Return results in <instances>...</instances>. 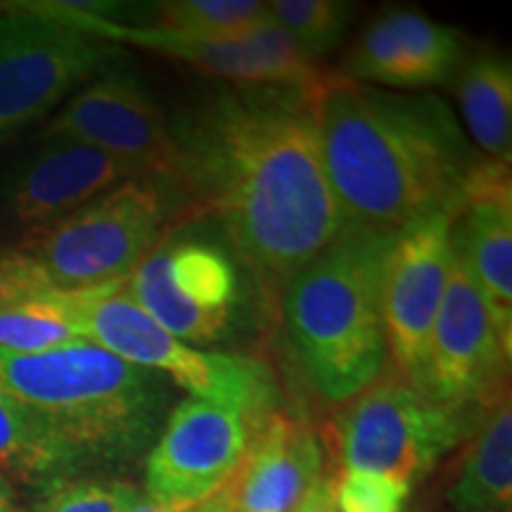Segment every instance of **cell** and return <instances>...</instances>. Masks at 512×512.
Wrapping results in <instances>:
<instances>
[{"label": "cell", "instance_id": "2", "mask_svg": "<svg viewBox=\"0 0 512 512\" xmlns=\"http://www.w3.org/2000/svg\"><path fill=\"white\" fill-rule=\"evenodd\" d=\"M325 171L349 228L396 235L458 211L482 155L437 95H399L337 74L318 98Z\"/></svg>", "mask_w": 512, "mask_h": 512}, {"label": "cell", "instance_id": "9", "mask_svg": "<svg viewBox=\"0 0 512 512\" xmlns=\"http://www.w3.org/2000/svg\"><path fill=\"white\" fill-rule=\"evenodd\" d=\"M62 22L110 41L114 46L128 43L152 53L174 57L190 67L207 72L219 79L233 81L238 86H271L290 88L320 95L330 88L337 74L320 72L302 50L290 41L278 24L268 17L247 36L235 38H209L164 31L155 27H131L112 17L95 15L81 8V3H36Z\"/></svg>", "mask_w": 512, "mask_h": 512}, {"label": "cell", "instance_id": "13", "mask_svg": "<svg viewBox=\"0 0 512 512\" xmlns=\"http://www.w3.org/2000/svg\"><path fill=\"white\" fill-rule=\"evenodd\" d=\"M256 427L219 403L185 396L145 456V496L197 505L219 494L245 458Z\"/></svg>", "mask_w": 512, "mask_h": 512}, {"label": "cell", "instance_id": "3", "mask_svg": "<svg viewBox=\"0 0 512 512\" xmlns=\"http://www.w3.org/2000/svg\"><path fill=\"white\" fill-rule=\"evenodd\" d=\"M0 384L86 465L150 451L171 401L166 377L86 339L29 356L0 351Z\"/></svg>", "mask_w": 512, "mask_h": 512}, {"label": "cell", "instance_id": "25", "mask_svg": "<svg viewBox=\"0 0 512 512\" xmlns=\"http://www.w3.org/2000/svg\"><path fill=\"white\" fill-rule=\"evenodd\" d=\"M337 512H406L413 486L399 477L342 467L332 477Z\"/></svg>", "mask_w": 512, "mask_h": 512}, {"label": "cell", "instance_id": "15", "mask_svg": "<svg viewBox=\"0 0 512 512\" xmlns=\"http://www.w3.org/2000/svg\"><path fill=\"white\" fill-rule=\"evenodd\" d=\"M133 178H140L136 171L91 145L41 138L8 178L5 211L24 235H31Z\"/></svg>", "mask_w": 512, "mask_h": 512}, {"label": "cell", "instance_id": "16", "mask_svg": "<svg viewBox=\"0 0 512 512\" xmlns=\"http://www.w3.org/2000/svg\"><path fill=\"white\" fill-rule=\"evenodd\" d=\"M451 242L489 306L512 354V178L510 162L482 159L467 178Z\"/></svg>", "mask_w": 512, "mask_h": 512}, {"label": "cell", "instance_id": "24", "mask_svg": "<svg viewBox=\"0 0 512 512\" xmlns=\"http://www.w3.org/2000/svg\"><path fill=\"white\" fill-rule=\"evenodd\" d=\"M266 10L311 62L339 46L354 17V5L344 0H273Z\"/></svg>", "mask_w": 512, "mask_h": 512}, {"label": "cell", "instance_id": "10", "mask_svg": "<svg viewBox=\"0 0 512 512\" xmlns=\"http://www.w3.org/2000/svg\"><path fill=\"white\" fill-rule=\"evenodd\" d=\"M124 287L155 323L195 349L226 337L238 316V264L211 240H162Z\"/></svg>", "mask_w": 512, "mask_h": 512}, {"label": "cell", "instance_id": "12", "mask_svg": "<svg viewBox=\"0 0 512 512\" xmlns=\"http://www.w3.org/2000/svg\"><path fill=\"white\" fill-rule=\"evenodd\" d=\"M41 138L91 145L140 178L176 188L178 150L169 119L131 69L110 67L102 72L48 121Z\"/></svg>", "mask_w": 512, "mask_h": 512}, {"label": "cell", "instance_id": "20", "mask_svg": "<svg viewBox=\"0 0 512 512\" xmlns=\"http://www.w3.org/2000/svg\"><path fill=\"white\" fill-rule=\"evenodd\" d=\"M456 93L477 147L498 162L512 150V67L501 53H477L460 64Z\"/></svg>", "mask_w": 512, "mask_h": 512}, {"label": "cell", "instance_id": "27", "mask_svg": "<svg viewBox=\"0 0 512 512\" xmlns=\"http://www.w3.org/2000/svg\"><path fill=\"white\" fill-rule=\"evenodd\" d=\"M60 292L22 247L0 245V311Z\"/></svg>", "mask_w": 512, "mask_h": 512}, {"label": "cell", "instance_id": "7", "mask_svg": "<svg viewBox=\"0 0 512 512\" xmlns=\"http://www.w3.org/2000/svg\"><path fill=\"white\" fill-rule=\"evenodd\" d=\"M482 415L441 406L392 368L342 403L335 420L337 451L344 467L399 477L415 489L470 437Z\"/></svg>", "mask_w": 512, "mask_h": 512}, {"label": "cell", "instance_id": "4", "mask_svg": "<svg viewBox=\"0 0 512 512\" xmlns=\"http://www.w3.org/2000/svg\"><path fill=\"white\" fill-rule=\"evenodd\" d=\"M394 238L349 228L280 292L294 361L313 392L335 406L387 370L382 278Z\"/></svg>", "mask_w": 512, "mask_h": 512}, {"label": "cell", "instance_id": "1", "mask_svg": "<svg viewBox=\"0 0 512 512\" xmlns=\"http://www.w3.org/2000/svg\"><path fill=\"white\" fill-rule=\"evenodd\" d=\"M318 98L228 86L169 121L183 204L214 216L230 252L268 290L283 292L349 230L325 171Z\"/></svg>", "mask_w": 512, "mask_h": 512}, {"label": "cell", "instance_id": "29", "mask_svg": "<svg viewBox=\"0 0 512 512\" xmlns=\"http://www.w3.org/2000/svg\"><path fill=\"white\" fill-rule=\"evenodd\" d=\"M192 510L195 508H190V505L164 503V501H155V498L150 496H140L128 512H192Z\"/></svg>", "mask_w": 512, "mask_h": 512}, {"label": "cell", "instance_id": "21", "mask_svg": "<svg viewBox=\"0 0 512 512\" xmlns=\"http://www.w3.org/2000/svg\"><path fill=\"white\" fill-rule=\"evenodd\" d=\"M81 339V325L64 292L0 311V351L8 354H43Z\"/></svg>", "mask_w": 512, "mask_h": 512}, {"label": "cell", "instance_id": "19", "mask_svg": "<svg viewBox=\"0 0 512 512\" xmlns=\"http://www.w3.org/2000/svg\"><path fill=\"white\" fill-rule=\"evenodd\" d=\"M81 467L79 453L0 384V475L10 484L55 486Z\"/></svg>", "mask_w": 512, "mask_h": 512}, {"label": "cell", "instance_id": "23", "mask_svg": "<svg viewBox=\"0 0 512 512\" xmlns=\"http://www.w3.org/2000/svg\"><path fill=\"white\" fill-rule=\"evenodd\" d=\"M382 17L411 55L427 86H439L458 74L465 62V48L456 29L434 22L418 10H389Z\"/></svg>", "mask_w": 512, "mask_h": 512}, {"label": "cell", "instance_id": "6", "mask_svg": "<svg viewBox=\"0 0 512 512\" xmlns=\"http://www.w3.org/2000/svg\"><path fill=\"white\" fill-rule=\"evenodd\" d=\"M174 185L133 178L53 226L24 235L19 247L46 271L60 292L126 283L183 211Z\"/></svg>", "mask_w": 512, "mask_h": 512}, {"label": "cell", "instance_id": "8", "mask_svg": "<svg viewBox=\"0 0 512 512\" xmlns=\"http://www.w3.org/2000/svg\"><path fill=\"white\" fill-rule=\"evenodd\" d=\"M124 50L62 22L36 3L0 15V143L55 110Z\"/></svg>", "mask_w": 512, "mask_h": 512}, {"label": "cell", "instance_id": "26", "mask_svg": "<svg viewBox=\"0 0 512 512\" xmlns=\"http://www.w3.org/2000/svg\"><path fill=\"white\" fill-rule=\"evenodd\" d=\"M138 498L140 491L124 479H64L48 491L38 512H128Z\"/></svg>", "mask_w": 512, "mask_h": 512}, {"label": "cell", "instance_id": "5", "mask_svg": "<svg viewBox=\"0 0 512 512\" xmlns=\"http://www.w3.org/2000/svg\"><path fill=\"white\" fill-rule=\"evenodd\" d=\"M124 285L64 292L86 342L98 344L131 366L166 377L192 399L233 408L254 427L278 411V382L266 363L190 347L147 316L128 297Z\"/></svg>", "mask_w": 512, "mask_h": 512}, {"label": "cell", "instance_id": "30", "mask_svg": "<svg viewBox=\"0 0 512 512\" xmlns=\"http://www.w3.org/2000/svg\"><path fill=\"white\" fill-rule=\"evenodd\" d=\"M15 486L8 477L0 475V512H15Z\"/></svg>", "mask_w": 512, "mask_h": 512}, {"label": "cell", "instance_id": "22", "mask_svg": "<svg viewBox=\"0 0 512 512\" xmlns=\"http://www.w3.org/2000/svg\"><path fill=\"white\" fill-rule=\"evenodd\" d=\"M155 19V29L176 34L235 38L268 22V10L256 0H169L155 5Z\"/></svg>", "mask_w": 512, "mask_h": 512}, {"label": "cell", "instance_id": "18", "mask_svg": "<svg viewBox=\"0 0 512 512\" xmlns=\"http://www.w3.org/2000/svg\"><path fill=\"white\" fill-rule=\"evenodd\" d=\"M446 501L456 512L512 510V408L510 394L486 408L467 437L463 463Z\"/></svg>", "mask_w": 512, "mask_h": 512}, {"label": "cell", "instance_id": "11", "mask_svg": "<svg viewBox=\"0 0 512 512\" xmlns=\"http://www.w3.org/2000/svg\"><path fill=\"white\" fill-rule=\"evenodd\" d=\"M510 356L498 337L489 306L453 249L418 389L453 411L482 415L491 403L510 394Z\"/></svg>", "mask_w": 512, "mask_h": 512}, {"label": "cell", "instance_id": "28", "mask_svg": "<svg viewBox=\"0 0 512 512\" xmlns=\"http://www.w3.org/2000/svg\"><path fill=\"white\" fill-rule=\"evenodd\" d=\"M290 512H337L335 494H332V477L323 475L306 494L299 498Z\"/></svg>", "mask_w": 512, "mask_h": 512}, {"label": "cell", "instance_id": "31", "mask_svg": "<svg viewBox=\"0 0 512 512\" xmlns=\"http://www.w3.org/2000/svg\"><path fill=\"white\" fill-rule=\"evenodd\" d=\"M406 512H425L422 508H406Z\"/></svg>", "mask_w": 512, "mask_h": 512}, {"label": "cell", "instance_id": "14", "mask_svg": "<svg viewBox=\"0 0 512 512\" xmlns=\"http://www.w3.org/2000/svg\"><path fill=\"white\" fill-rule=\"evenodd\" d=\"M458 211H437L396 233L384 261L382 320L394 370L418 387L427 342L451 271Z\"/></svg>", "mask_w": 512, "mask_h": 512}, {"label": "cell", "instance_id": "17", "mask_svg": "<svg viewBox=\"0 0 512 512\" xmlns=\"http://www.w3.org/2000/svg\"><path fill=\"white\" fill-rule=\"evenodd\" d=\"M323 444L306 422L273 411L228 482L233 512H290L323 477Z\"/></svg>", "mask_w": 512, "mask_h": 512}]
</instances>
